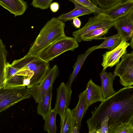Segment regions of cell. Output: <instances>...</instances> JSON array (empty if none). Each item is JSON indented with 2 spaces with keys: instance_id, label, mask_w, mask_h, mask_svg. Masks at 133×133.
I'll return each mask as SVG.
<instances>
[{
  "instance_id": "6da1fadb",
  "label": "cell",
  "mask_w": 133,
  "mask_h": 133,
  "mask_svg": "<svg viewBox=\"0 0 133 133\" xmlns=\"http://www.w3.org/2000/svg\"><path fill=\"white\" fill-rule=\"evenodd\" d=\"M109 118V131L122 123H129L133 117V86L125 87L101 102L87 121L89 133H96L102 121Z\"/></svg>"
},
{
  "instance_id": "7a4b0ae2",
  "label": "cell",
  "mask_w": 133,
  "mask_h": 133,
  "mask_svg": "<svg viewBox=\"0 0 133 133\" xmlns=\"http://www.w3.org/2000/svg\"><path fill=\"white\" fill-rule=\"evenodd\" d=\"M65 26L64 22L57 18L51 19L41 29L26 55L39 56L50 45L66 36Z\"/></svg>"
},
{
  "instance_id": "3957f363",
  "label": "cell",
  "mask_w": 133,
  "mask_h": 133,
  "mask_svg": "<svg viewBox=\"0 0 133 133\" xmlns=\"http://www.w3.org/2000/svg\"><path fill=\"white\" fill-rule=\"evenodd\" d=\"M11 64L18 69L16 75L24 76L30 79V84L27 87L29 89L39 84L50 68L49 63L39 56L26 55Z\"/></svg>"
},
{
  "instance_id": "277c9868",
  "label": "cell",
  "mask_w": 133,
  "mask_h": 133,
  "mask_svg": "<svg viewBox=\"0 0 133 133\" xmlns=\"http://www.w3.org/2000/svg\"><path fill=\"white\" fill-rule=\"evenodd\" d=\"M78 42L74 37L66 36L48 46L41 52L39 57L49 63L66 51H73L78 47Z\"/></svg>"
},
{
  "instance_id": "5b68a950",
  "label": "cell",
  "mask_w": 133,
  "mask_h": 133,
  "mask_svg": "<svg viewBox=\"0 0 133 133\" xmlns=\"http://www.w3.org/2000/svg\"><path fill=\"white\" fill-rule=\"evenodd\" d=\"M31 96L30 90L25 85L0 89V112Z\"/></svg>"
},
{
  "instance_id": "8992f818",
  "label": "cell",
  "mask_w": 133,
  "mask_h": 133,
  "mask_svg": "<svg viewBox=\"0 0 133 133\" xmlns=\"http://www.w3.org/2000/svg\"><path fill=\"white\" fill-rule=\"evenodd\" d=\"M115 21L110 18L104 13L102 12L92 17L82 28L75 31L72 33V36L78 42L82 40V37L85 34L97 29L104 27L114 26Z\"/></svg>"
},
{
  "instance_id": "52a82bcc",
  "label": "cell",
  "mask_w": 133,
  "mask_h": 133,
  "mask_svg": "<svg viewBox=\"0 0 133 133\" xmlns=\"http://www.w3.org/2000/svg\"><path fill=\"white\" fill-rule=\"evenodd\" d=\"M59 74V68L57 65H55L52 68H49L38 85L29 89L36 103H38L42 100Z\"/></svg>"
},
{
  "instance_id": "ba28073f",
  "label": "cell",
  "mask_w": 133,
  "mask_h": 133,
  "mask_svg": "<svg viewBox=\"0 0 133 133\" xmlns=\"http://www.w3.org/2000/svg\"><path fill=\"white\" fill-rule=\"evenodd\" d=\"M131 53H126L121 57V62L116 64L113 74L120 78V82L124 87L133 85V67L131 62Z\"/></svg>"
},
{
  "instance_id": "9c48e42d",
  "label": "cell",
  "mask_w": 133,
  "mask_h": 133,
  "mask_svg": "<svg viewBox=\"0 0 133 133\" xmlns=\"http://www.w3.org/2000/svg\"><path fill=\"white\" fill-rule=\"evenodd\" d=\"M130 45V43L122 40L115 48L103 54L101 64L103 67V70H105L107 67H112L118 63L121 57L127 53V48Z\"/></svg>"
},
{
  "instance_id": "30bf717a",
  "label": "cell",
  "mask_w": 133,
  "mask_h": 133,
  "mask_svg": "<svg viewBox=\"0 0 133 133\" xmlns=\"http://www.w3.org/2000/svg\"><path fill=\"white\" fill-rule=\"evenodd\" d=\"M71 89H69L64 82L57 89L56 99L54 109L62 116L69 108L71 99Z\"/></svg>"
},
{
  "instance_id": "8fae6325",
  "label": "cell",
  "mask_w": 133,
  "mask_h": 133,
  "mask_svg": "<svg viewBox=\"0 0 133 133\" xmlns=\"http://www.w3.org/2000/svg\"><path fill=\"white\" fill-rule=\"evenodd\" d=\"M133 8V0H124L108 9L103 10L102 12L115 21L126 16Z\"/></svg>"
},
{
  "instance_id": "7c38bea8",
  "label": "cell",
  "mask_w": 133,
  "mask_h": 133,
  "mask_svg": "<svg viewBox=\"0 0 133 133\" xmlns=\"http://www.w3.org/2000/svg\"><path fill=\"white\" fill-rule=\"evenodd\" d=\"M78 97L79 100L77 104L71 111L75 119V126L78 127L79 131L82 119L86 114L89 107L87 102L85 90L81 92Z\"/></svg>"
},
{
  "instance_id": "4fadbf2b",
  "label": "cell",
  "mask_w": 133,
  "mask_h": 133,
  "mask_svg": "<svg viewBox=\"0 0 133 133\" xmlns=\"http://www.w3.org/2000/svg\"><path fill=\"white\" fill-rule=\"evenodd\" d=\"M114 26L122 40L128 42L133 34V23L126 16L115 21Z\"/></svg>"
},
{
  "instance_id": "5bb4252c",
  "label": "cell",
  "mask_w": 133,
  "mask_h": 133,
  "mask_svg": "<svg viewBox=\"0 0 133 133\" xmlns=\"http://www.w3.org/2000/svg\"><path fill=\"white\" fill-rule=\"evenodd\" d=\"M86 95L88 106L97 102L104 100L101 86L96 84L91 79L87 85Z\"/></svg>"
},
{
  "instance_id": "9a60e30c",
  "label": "cell",
  "mask_w": 133,
  "mask_h": 133,
  "mask_svg": "<svg viewBox=\"0 0 133 133\" xmlns=\"http://www.w3.org/2000/svg\"><path fill=\"white\" fill-rule=\"evenodd\" d=\"M0 5L15 17L23 15L28 7L23 0H0Z\"/></svg>"
},
{
  "instance_id": "2e32d148",
  "label": "cell",
  "mask_w": 133,
  "mask_h": 133,
  "mask_svg": "<svg viewBox=\"0 0 133 133\" xmlns=\"http://www.w3.org/2000/svg\"><path fill=\"white\" fill-rule=\"evenodd\" d=\"M99 75L101 82V87L104 99L105 100L117 92L113 87V83L116 77L111 72H108L103 70Z\"/></svg>"
},
{
  "instance_id": "e0dca14e",
  "label": "cell",
  "mask_w": 133,
  "mask_h": 133,
  "mask_svg": "<svg viewBox=\"0 0 133 133\" xmlns=\"http://www.w3.org/2000/svg\"><path fill=\"white\" fill-rule=\"evenodd\" d=\"M97 46L96 45L89 48L84 53L78 56L72 67L74 70L66 84V86L69 89H71L72 83L78 74L86 58L91 52L96 50Z\"/></svg>"
},
{
  "instance_id": "ac0fdd59",
  "label": "cell",
  "mask_w": 133,
  "mask_h": 133,
  "mask_svg": "<svg viewBox=\"0 0 133 133\" xmlns=\"http://www.w3.org/2000/svg\"><path fill=\"white\" fill-rule=\"evenodd\" d=\"M52 85L49 89L42 100L38 103L37 112L44 120L50 113L52 109L51 103L52 98Z\"/></svg>"
},
{
  "instance_id": "d6986e66",
  "label": "cell",
  "mask_w": 133,
  "mask_h": 133,
  "mask_svg": "<svg viewBox=\"0 0 133 133\" xmlns=\"http://www.w3.org/2000/svg\"><path fill=\"white\" fill-rule=\"evenodd\" d=\"M75 5L74 9L66 13L62 14L57 18L64 22L73 20L79 16L91 14L92 12L90 9L76 3H73Z\"/></svg>"
},
{
  "instance_id": "ffe728a7",
  "label": "cell",
  "mask_w": 133,
  "mask_h": 133,
  "mask_svg": "<svg viewBox=\"0 0 133 133\" xmlns=\"http://www.w3.org/2000/svg\"><path fill=\"white\" fill-rule=\"evenodd\" d=\"M60 117V132L71 133L75 125V119L71 110L69 108Z\"/></svg>"
},
{
  "instance_id": "44dd1931",
  "label": "cell",
  "mask_w": 133,
  "mask_h": 133,
  "mask_svg": "<svg viewBox=\"0 0 133 133\" xmlns=\"http://www.w3.org/2000/svg\"><path fill=\"white\" fill-rule=\"evenodd\" d=\"M8 52L2 40L0 39V88L3 86L5 78Z\"/></svg>"
},
{
  "instance_id": "7402d4cb",
  "label": "cell",
  "mask_w": 133,
  "mask_h": 133,
  "mask_svg": "<svg viewBox=\"0 0 133 133\" xmlns=\"http://www.w3.org/2000/svg\"><path fill=\"white\" fill-rule=\"evenodd\" d=\"M103 39L104 41L100 44L97 46L96 49H106L111 50L119 45L122 40L118 33L111 36L104 37Z\"/></svg>"
},
{
  "instance_id": "603a6c76",
  "label": "cell",
  "mask_w": 133,
  "mask_h": 133,
  "mask_svg": "<svg viewBox=\"0 0 133 133\" xmlns=\"http://www.w3.org/2000/svg\"><path fill=\"white\" fill-rule=\"evenodd\" d=\"M111 28L110 27H104L100 28L83 35L82 37V40L83 41H91L93 40L103 39L105 35Z\"/></svg>"
},
{
  "instance_id": "cb8c5ba5",
  "label": "cell",
  "mask_w": 133,
  "mask_h": 133,
  "mask_svg": "<svg viewBox=\"0 0 133 133\" xmlns=\"http://www.w3.org/2000/svg\"><path fill=\"white\" fill-rule=\"evenodd\" d=\"M57 112L54 109L51 111L44 120L45 123L44 126V131L48 133H56L57 130L56 124V118Z\"/></svg>"
},
{
  "instance_id": "d4e9b609",
  "label": "cell",
  "mask_w": 133,
  "mask_h": 133,
  "mask_svg": "<svg viewBox=\"0 0 133 133\" xmlns=\"http://www.w3.org/2000/svg\"><path fill=\"white\" fill-rule=\"evenodd\" d=\"M25 77L23 75H15L5 81L2 88H7L19 86L24 85V81Z\"/></svg>"
},
{
  "instance_id": "484cf974",
  "label": "cell",
  "mask_w": 133,
  "mask_h": 133,
  "mask_svg": "<svg viewBox=\"0 0 133 133\" xmlns=\"http://www.w3.org/2000/svg\"><path fill=\"white\" fill-rule=\"evenodd\" d=\"M73 3H76L91 10L96 15L102 12L103 10L91 0H69Z\"/></svg>"
},
{
  "instance_id": "4316f807",
  "label": "cell",
  "mask_w": 133,
  "mask_h": 133,
  "mask_svg": "<svg viewBox=\"0 0 133 133\" xmlns=\"http://www.w3.org/2000/svg\"><path fill=\"white\" fill-rule=\"evenodd\" d=\"M133 133V127L129 123L120 124L109 131V133Z\"/></svg>"
},
{
  "instance_id": "83f0119b",
  "label": "cell",
  "mask_w": 133,
  "mask_h": 133,
  "mask_svg": "<svg viewBox=\"0 0 133 133\" xmlns=\"http://www.w3.org/2000/svg\"><path fill=\"white\" fill-rule=\"evenodd\" d=\"M99 6L103 10H106L124 0H95Z\"/></svg>"
},
{
  "instance_id": "f1b7e54d",
  "label": "cell",
  "mask_w": 133,
  "mask_h": 133,
  "mask_svg": "<svg viewBox=\"0 0 133 133\" xmlns=\"http://www.w3.org/2000/svg\"><path fill=\"white\" fill-rule=\"evenodd\" d=\"M53 0H32L31 5L34 7L41 10L47 9Z\"/></svg>"
},
{
  "instance_id": "f546056e",
  "label": "cell",
  "mask_w": 133,
  "mask_h": 133,
  "mask_svg": "<svg viewBox=\"0 0 133 133\" xmlns=\"http://www.w3.org/2000/svg\"><path fill=\"white\" fill-rule=\"evenodd\" d=\"M109 118L108 116L104 118L101 123L100 128L97 130L96 133H109Z\"/></svg>"
},
{
  "instance_id": "4dcf8cb0",
  "label": "cell",
  "mask_w": 133,
  "mask_h": 133,
  "mask_svg": "<svg viewBox=\"0 0 133 133\" xmlns=\"http://www.w3.org/2000/svg\"><path fill=\"white\" fill-rule=\"evenodd\" d=\"M51 11L53 12H56L58 10L59 5V3L57 2H54L51 3L50 6Z\"/></svg>"
},
{
  "instance_id": "1f68e13d",
  "label": "cell",
  "mask_w": 133,
  "mask_h": 133,
  "mask_svg": "<svg viewBox=\"0 0 133 133\" xmlns=\"http://www.w3.org/2000/svg\"><path fill=\"white\" fill-rule=\"evenodd\" d=\"M72 23L74 26L76 28H79L81 26V21L78 17L73 19Z\"/></svg>"
},
{
  "instance_id": "d6a6232c",
  "label": "cell",
  "mask_w": 133,
  "mask_h": 133,
  "mask_svg": "<svg viewBox=\"0 0 133 133\" xmlns=\"http://www.w3.org/2000/svg\"><path fill=\"white\" fill-rule=\"evenodd\" d=\"M126 17L133 23V8L130 12Z\"/></svg>"
},
{
  "instance_id": "836d02e7",
  "label": "cell",
  "mask_w": 133,
  "mask_h": 133,
  "mask_svg": "<svg viewBox=\"0 0 133 133\" xmlns=\"http://www.w3.org/2000/svg\"><path fill=\"white\" fill-rule=\"evenodd\" d=\"M79 132L78 127L75 126L72 129L71 133H78Z\"/></svg>"
},
{
  "instance_id": "e575fe53",
  "label": "cell",
  "mask_w": 133,
  "mask_h": 133,
  "mask_svg": "<svg viewBox=\"0 0 133 133\" xmlns=\"http://www.w3.org/2000/svg\"><path fill=\"white\" fill-rule=\"evenodd\" d=\"M130 45L131 48L133 49V34L131 38Z\"/></svg>"
},
{
  "instance_id": "d590c367",
  "label": "cell",
  "mask_w": 133,
  "mask_h": 133,
  "mask_svg": "<svg viewBox=\"0 0 133 133\" xmlns=\"http://www.w3.org/2000/svg\"><path fill=\"white\" fill-rule=\"evenodd\" d=\"M131 56V62L132 66L133 67V53L132 52Z\"/></svg>"
},
{
  "instance_id": "8d00e7d4",
  "label": "cell",
  "mask_w": 133,
  "mask_h": 133,
  "mask_svg": "<svg viewBox=\"0 0 133 133\" xmlns=\"http://www.w3.org/2000/svg\"><path fill=\"white\" fill-rule=\"evenodd\" d=\"M129 123L131 126L133 127V117L130 120Z\"/></svg>"
},
{
  "instance_id": "74e56055",
  "label": "cell",
  "mask_w": 133,
  "mask_h": 133,
  "mask_svg": "<svg viewBox=\"0 0 133 133\" xmlns=\"http://www.w3.org/2000/svg\"><path fill=\"white\" fill-rule=\"evenodd\" d=\"M132 52L133 53V51Z\"/></svg>"
}]
</instances>
